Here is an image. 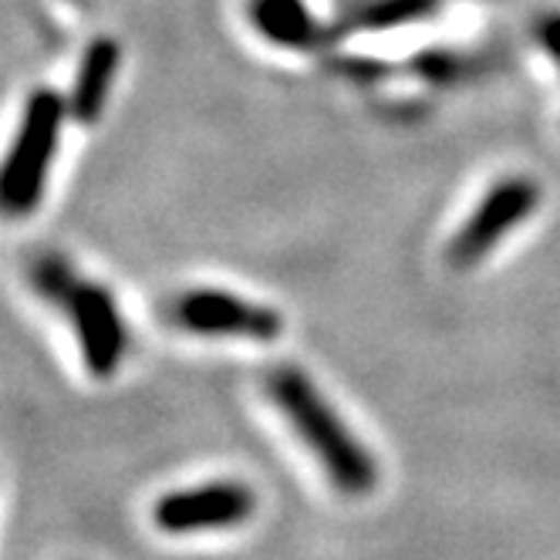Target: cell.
I'll return each mask as SVG.
<instances>
[{
  "label": "cell",
  "mask_w": 560,
  "mask_h": 560,
  "mask_svg": "<svg viewBox=\"0 0 560 560\" xmlns=\"http://www.w3.org/2000/svg\"><path fill=\"white\" fill-rule=\"evenodd\" d=\"M537 203H540V186L534 179L527 176L500 179L483 199H479L469 220L450 240V250H446L450 267L466 270L483 260L487 254H493L500 240L524 223L537 210Z\"/></svg>",
  "instance_id": "3957f363"
},
{
  "label": "cell",
  "mask_w": 560,
  "mask_h": 560,
  "mask_svg": "<svg viewBox=\"0 0 560 560\" xmlns=\"http://www.w3.org/2000/svg\"><path fill=\"white\" fill-rule=\"evenodd\" d=\"M58 304L68 311L71 328L82 345V362L95 378H112L118 372L129 348L126 322L118 311L108 288L92 284V280H71L68 291L58 298Z\"/></svg>",
  "instance_id": "277c9868"
},
{
  "label": "cell",
  "mask_w": 560,
  "mask_h": 560,
  "mask_svg": "<svg viewBox=\"0 0 560 560\" xmlns=\"http://www.w3.org/2000/svg\"><path fill=\"white\" fill-rule=\"evenodd\" d=\"M537 42L544 45V51H547L553 61H560V14L540 18V24H537Z\"/></svg>",
  "instance_id": "8fae6325"
},
{
  "label": "cell",
  "mask_w": 560,
  "mask_h": 560,
  "mask_svg": "<svg viewBox=\"0 0 560 560\" xmlns=\"http://www.w3.org/2000/svg\"><path fill=\"white\" fill-rule=\"evenodd\" d=\"M118 61H122V51H118V42H112V37H95L89 45L82 65H78L71 95H68V112L74 122L92 126L105 112V102L112 95L115 74H118Z\"/></svg>",
  "instance_id": "52a82bcc"
},
{
  "label": "cell",
  "mask_w": 560,
  "mask_h": 560,
  "mask_svg": "<svg viewBox=\"0 0 560 560\" xmlns=\"http://www.w3.org/2000/svg\"><path fill=\"white\" fill-rule=\"evenodd\" d=\"M416 71L422 78H429V82H450V78H456V71H459V58H453L446 51H422L416 58Z\"/></svg>",
  "instance_id": "30bf717a"
},
{
  "label": "cell",
  "mask_w": 560,
  "mask_h": 560,
  "mask_svg": "<svg viewBox=\"0 0 560 560\" xmlns=\"http://www.w3.org/2000/svg\"><path fill=\"white\" fill-rule=\"evenodd\" d=\"M267 392L273 406L284 412L291 429L301 435V443L322 463L331 483L348 497H365L378 483V463L362 446L341 416L328 406V398L314 388L307 372L280 365L267 378Z\"/></svg>",
  "instance_id": "6da1fadb"
},
{
  "label": "cell",
  "mask_w": 560,
  "mask_h": 560,
  "mask_svg": "<svg viewBox=\"0 0 560 560\" xmlns=\"http://www.w3.org/2000/svg\"><path fill=\"white\" fill-rule=\"evenodd\" d=\"M65 112H68V102L51 89H37L27 98L21 132L11 145L4 176H0V203H4L11 217H27L42 203L51 159L61 139Z\"/></svg>",
  "instance_id": "7a4b0ae2"
},
{
  "label": "cell",
  "mask_w": 560,
  "mask_h": 560,
  "mask_svg": "<svg viewBox=\"0 0 560 560\" xmlns=\"http://www.w3.org/2000/svg\"><path fill=\"white\" fill-rule=\"evenodd\" d=\"M250 24L270 45L288 51H307L325 42V27L304 0H250Z\"/></svg>",
  "instance_id": "ba28073f"
},
{
  "label": "cell",
  "mask_w": 560,
  "mask_h": 560,
  "mask_svg": "<svg viewBox=\"0 0 560 560\" xmlns=\"http://www.w3.org/2000/svg\"><path fill=\"white\" fill-rule=\"evenodd\" d=\"M257 510L250 487L236 479H217L192 490H173L152 503V524L163 534H199V530H230L247 524Z\"/></svg>",
  "instance_id": "5b68a950"
},
{
  "label": "cell",
  "mask_w": 560,
  "mask_h": 560,
  "mask_svg": "<svg viewBox=\"0 0 560 560\" xmlns=\"http://www.w3.org/2000/svg\"><path fill=\"white\" fill-rule=\"evenodd\" d=\"M176 325L203 335V338H247V341H273L284 331V317L273 307L244 301L230 291L199 288L176 301Z\"/></svg>",
  "instance_id": "8992f818"
},
{
  "label": "cell",
  "mask_w": 560,
  "mask_h": 560,
  "mask_svg": "<svg viewBox=\"0 0 560 560\" xmlns=\"http://www.w3.org/2000/svg\"><path fill=\"white\" fill-rule=\"evenodd\" d=\"M439 8H443V0H372V4H362V8H354L348 18H341L335 34L402 27V24H412V21L435 14Z\"/></svg>",
  "instance_id": "9c48e42d"
}]
</instances>
